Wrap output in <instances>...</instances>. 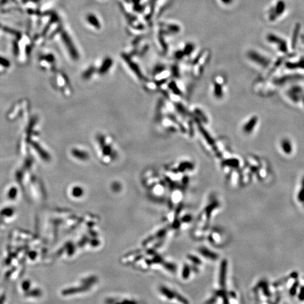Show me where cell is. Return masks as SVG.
Segmentation results:
<instances>
[{"label": "cell", "mask_w": 304, "mask_h": 304, "mask_svg": "<svg viewBox=\"0 0 304 304\" xmlns=\"http://www.w3.org/2000/svg\"><path fill=\"white\" fill-rule=\"evenodd\" d=\"M281 148L282 149L284 153L286 154H290L292 152V143L287 139H283L281 141Z\"/></svg>", "instance_id": "obj_5"}, {"label": "cell", "mask_w": 304, "mask_h": 304, "mask_svg": "<svg viewBox=\"0 0 304 304\" xmlns=\"http://www.w3.org/2000/svg\"><path fill=\"white\" fill-rule=\"evenodd\" d=\"M268 40L270 42H277V43H278L279 44V49L281 50V51H282V52H286L287 51V46H286V43H285V42L282 41V40H280L279 38H277V37L274 36V35H270L268 36Z\"/></svg>", "instance_id": "obj_4"}, {"label": "cell", "mask_w": 304, "mask_h": 304, "mask_svg": "<svg viewBox=\"0 0 304 304\" xmlns=\"http://www.w3.org/2000/svg\"><path fill=\"white\" fill-rule=\"evenodd\" d=\"M302 100H303V103L304 104V96H303V97H302Z\"/></svg>", "instance_id": "obj_15"}, {"label": "cell", "mask_w": 304, "mask_h": 304, "mask_svg": "<svg viewBox=\"0 0 304 304\" xmlns=\"http://www.w3.org/2000/svg\"><path fill=\"white\" fill-rule=\"evenodd\" d=\"M302 93V89L300 88V87L295 86L293 87V88L290 90V92H288V95L291 99L294 102H298V101L299 100V96H301V94Z\"/></svg>", "instance_id": "obj_3"}, {"label": "cell", "mask_w": 304, "mask_h": 304, "mask_svg": "<svg viewBox=\"0 0 304 304\" xmlns=\"http://www.w3.org/2000/svg\"><path fill=\"white\" fill-rule=\"evenodd\" d=\"M214 93L215 97L218 99H221L223 97V91H222V88L220 83H216L214 84Z\"/></svg>", "instance_id": "obj_7"}, {"label": "cell", "mask_w": 304, "mask_h": 304, "mask_svg": "<svg viewBox=\"0 0 304 304\" xmlns=\"http://www.w3.org/2000/svg\"><path fill=\"white\" fill-rule=\"evenodd\" d=\"M199 128H200V131H201L202 135H203V137H204L207 142L211 144H212L213 143H214V140H213L212 138H211V137L210 136V135H209L208 133L205 130V129L202 127H200Z\"/></svg>", "instance_id": "obj_9"}, {"label": "cell", "mask_w": 304, "mask_h": 304, "mask_svg": "<svg viewBox=\"0 0 304 304\" xmlns=\"http://www.w3.org/2000/svg\"><path fill=\"white\" fill-rule=\"evenodd\" d=\"M258 122V118L256 116H253L250 118L249 121H247L245 123V125L243 127V131L244 132L246 133V134H249V133H251L252 131L253 130L254 127L256 125Z\"/></svg>", "instance_id": "obj_2"}, {"label": "cell", "mask_w": 304, "mask_h": 304, "mask_svg": "<svg viewBox=\"0 0 304 304\" xmlns=\"http://www.w3.org/2000/svg\"><path fill=\"white\" fill-rule=\"evenodd\" d=\"M30 286H31L30 282V280H28V279L27 280H24L21 284V288L23 289V290L25 292H28V291L30 290Z\"/></svg>", "instance_id": "obj_11"}, {"label": "cell", "mask_w": 304, "mask_h": 304, "mask_svg": "<svg viewBox=\"0 0 304 304\" xmlns=\"http://www.w3.org/2000/svg\"><path fill=\"white\" fill-rule=\"evenodd\" d=\"M195 112H196V114H198V115H199V116H200V117L201 118V119H203V121H204V122H206L207 121L206 117V116H204V114H203V113H202L201 111L199 110V109H196Z\"/></svg>", "instance_id": "obj_13"}, {"label": "cell", "mask_w": 304, "mask_h": 304, "mask_svg": "<svg viewBox=\"0 0 304 304\" xmlns=\"http://www.w3.org/2000/svg\"><path fill=\"white\" fill-rule=\"evenodd\" d=\"M223 164L225 165V166H230V167H235V168H236V167H238L239 166V161L237 160V159H228V160H226L223 162Z\"/></svg>", "instance_id": "obj_8"}, {"label": "cell", "mask_w": 304, "mask_h": 304, "mask_svg": "<svg viewBox=\"0 0 304 304\" xmlns=\"http://www.w3.org/2000/svg\"><path fill=\"white\" fill-rule=\"evenodd\" d=\"M16 212L14 208L13 207H7L1 209L0 211V216L2 217H12Z\"/></svg>", "instance_id": "obj_6"}, {"label": "cell", "mask_w": 304, "mask_h": 304, "mask_svg": "<svg viewBox=\"0 0 304 304\" xmlns=\"http://www.w3.org/2000/svg\"><path fill=\"white\" fill-rule=\"evenodd\" d=\"M222 1H223V2L226 3V4H228V3L230 2V1H232V0H222Z\"/></svg>", "instance_id": "obj_14"}, {"label": "cell", "mask_w": 304, "mask_h": 304, "mask_svg": "<svg viewBox=\"0 0 304 304\" xmlns=\"http://www.w3.org/2000/svg\"><path fill=\"white\" fill-rule=\"evenodd\" d=\"M248 55H249L250 59H251L253 62H255L256 64L261 65V66H267L269 64L270 62L268 59L263 57V56L255 52V51H250L248 54Z\"/></svg>", "instance_id": "obj_1"}, {"label": "cell", "mask_w": 304, "mask_h": 304, "mask_svg": "<svg viewBox=\"0 0 304 304\" xmlns=\"http://www.w3.org/2000/svg\"><path fill=\"white\" fill-rule=\"evenodd\" d=\"M41 295V291L39 290H34L32 291H28L25 293V296H30V297H38Z\"/></svg>", "instance_id": "obj_10"}, {"label": "cell", "mask_w": 304, "mask_h": 304, "mask_svg": "<svg viewBox=\"0 0 304 304\" xmlns=\"http://www.w3.org/2000/svg\"><path fill=\"white\" fill-rule=\"evenodd\" d=\"M17 190H16L15 188H12L10 190H9V192L8 194V196H9V199H12V200H14L16 199V195H17Z\"/></svg>", "instance_id": "obj_12"}]
</instances>
